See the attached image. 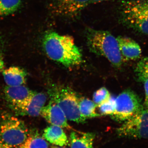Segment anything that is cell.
<instances>
[{
    "label": "cell",
    "mask_w": 148,
    "mask_h": 148,
    "mask_svg": "<svg viewBox=\"0 0 148 148\" xmlns=\"http://www.w3.org/2000/svg\"><path fill=\"white\" fill-rule=\"evenodd\" d=\"M42 43L50 59L66 67L77 66L82 62V54L71 36L49 31L44 35Z\"/></svg>",
    "instance_id": "1"
},
{
    "label": "cell",
    "mask_w": 148,
    "mask_h": 148,
    "mask_svg": "<svg viewBox=\"0 0 148 148\" xmlns=\"http://www.w3.org/2000/svg\"><path fill=\"white\" fill-rule=\"evenodd\" d=\"M88 46L92 52L104 56L116 68L124 61L117 38L108 31L88 28L86 31Z\"/></svg>",
    "instance_id": "2"
},
{
    "label": "cell",
    "mask_w": 148,
    "mask_h": 148,
    "mask_svg": "<svg viewBox=\"0 0 148 148\" xmlns=\"http://www.w3.org/2000/svg\"><path fill=\"white\" fill-rule=\"evenodd\" d=\"M118 14L120 22L125 27L148 36V0H123Z\"/></svg>",
    "instance_id": "3"
},
{
    "label": "cell",
    "mask_w": 148,
    "mask_h": 148,
    "mask_svg": "<svg viewBox=\"0 0 148 148\" xmlns=\"http://www.w3.org/2000/svg\"><path fill=\"white\" fill-rule=\"evenodd\" d=\"M29 132L24 122L10 114L0 121V140L12 147L18 148L26 140Z\"/></svg>",
    "instance_id": "4"
},
{
    "label": "cell",
    "mask_w": 148,
    "mask_h": 148,
    "mask_svg": "<svg viewBox=\"0 0 148 148\" xmlns=\"http://www.w3.org/2000/svg\"><path fill=\"white\" fill-rule=\"evenodd\" d=\"M52 101L58 104L69 120L82 123L86 119L82 115L79 108V99L75 92L67 88H58L51 93Z\"/></svg>",
    "instance_id": "5"
},
{
    "label": "cell",
    "mask_w": 148,
    "mask_h": 148,
    "mask_svg": "<svg viewBox=\"0 0 148 148\" xmlns=\"http://www.w3.org/2000/svg\"><path fill=\"white\" fill-rule=\"evenodd\" d=\"M115 101V109L111 116L113 119L119 122L126 121L144 107L139 96L131 89L123 91Z\"/></svg>",
    "instance_id": "6"
},
{
    "label": "cell",
    "mask_w": 148,
    "mask_h": 148,
    "mask_svg": "<svg viewBox=\"0 0 148 148\" xmlns=\"http://www.w3.org/2000/svg\"><path fill=\"white\" fill-rule=\"evenodd\" d=\"M121 137L134 139L148 138V110L143 107L116 130Z\"/></svg>",
    "instance_id": "7"
},
{
    "label": "cell",
    "mask_w": 148,
    "mask_h": 148,
    "mask_svg": "<svg viewBox=\"0 0 148 148\" xmlns=\"http://www.w3.org/2000/svg\"><path fill=\"white\" fill-rule=\"evenodd\" d=\"M91 0H50V10L53 14L64 18L77 16L91 3Z\"/></svg>",
    "instance_id": "8"
},
{
    "label": "cell",
    "mask_w": 148,
    "mask_h": 148,
    "mask_svg": "<svg viewBox=\"0 0 148 148\" xmlns=\"http://www.w3.org/2000/svg\"><path fill=\"white\" fill-rule=\"evenodd\" d=\"M47 100V98L45 93L34 92L24 103L11 108L17 115L37 117L41 114Z\"/></svg>",
    "instance_id": "9"
},
{
    "label": "cell",
    "mask_w": 148,
    "mask_h": 148,
    "mask_svg": "<svg viewBox=\"0 0 148 148\" xmlns=\"http://www.w3.org/2000/svg\"><path fill=\"white\" fill-rule=\"evenodd\" d=\"M40 115L51 125L62 128H70L64 112L58 104L53 101L43 108Z\"/></svg>",
    "instance_id": "10"
},
{
    "label": "cell",
    "mask_w": 148,
    "mask_h": 148,
    "mask_svg": "<svg viewBox=\"0 0 148 148\" xmlns=\"http://www.w3.org/2000/svg\"><path fill=\"white\" fill-rule=\"evenodd\" d=\"M34 91L25 86H7L4 89L5 99L10 108L22 104L30 98Z\"/></svg>",
    "instance_id": "11"
},
{
    "label": "cell",
    "mask_w": 148,
    "mask_h": 148,
    "mask_svg": "<svg viewBox=\"0 0 148 148\" xmlns=\"http://www.w3.org/2000/svg\"><path fill=\"white\" fill-rule=\"evenodd\" d=\"M116 38L124 61L135 60L140 58L142 50L138 43L128 37L120 36Z\"/></svg>",
    "instance_id": "12"
},
{
    "label": "cell",
    "mask_w": 148,
    "mask_h": 148,
    "mask_svg": "<svg viewBox=\"0 0 148 148\" xmlns=\"http://www.w3.org/2000/svg\"><path fill=\"white\" fill-rule=\"evenodd\" d=\"M3 75L5 82L8 86L23 85L27 81V72L20 67H10L3 71Z\"/></svg>",
    "instance_id": "13"
},
{
    "label": "cell",
    "mask_w": 148,
    "mask_h": 148,
    "mask_svg": "<svg viewBox=\"0 0 148 148\" xmlns=\"http://www.w3.org/2000/svg\"><path fill=\"white\" fill-rule=\"evenodd\" d=\"M43 137L49 143L60 147L67 146L69 143L62 127L56 125H51L47 127L44 131Z\"/></svg>",
    "instance_id": "14"
},
{
    "label": "cell",
    "mask_w": 148,
    "mask_h": 148,
    "mask_svg": "<svg viewBox=\"0 0 148 148\" xmlns=\"http://www.w3.org/2000/svg\"><path fill=\"white\" fill-rule=\"evenodd\" d=\"M95 135L92 132L78 134L75 132L71 133L70 145L71 148H94L93 143Z\"/></svg>",
    "instance_id": "15"
},
{
    "label": "cell",
    "mask_w": 148,
    "mask_h": 148,
    "mask_svg": "<svg viewBox=\"0 0 148 148\" xmlns=\"http://www.w3.org/2000/svg\"><path fill=\"white\" fill-rule=\"evenodd\" d=\"M18 148H49L46 140L37 133L30 134Z\"/></svg>",
    "instance_id": "16"
},
{
    "label": "cell",
    "mask_w": 148,
    "mask_h": 148,
    "mask_svg": "<svg viewBox=\"0 0 148 148\" xmlns=\"http://www.w3.org/2000/svg\"><path fill=\"white\" fill-rule=\"evenodd\" d=\"M96 104L86 98L79 99V108L82 115L85 119L91 118L99 116L95 112Z\"/></svg>",
    "instance_id": "17"
},
{
    "label": "cell",
    "mask_w": 148,
    "mask_h": 148,
    "mask_svg": "<svg viewBox=\"0 0 148 148\" xmlns=\"http://www.w3.org/2000/svg\"><path fill=\"white\" fill-rule=\"evenodd\" d=\"M21 4L22 0H0V17L13 14Z\"/></svg>",
    "instance_id": "18"
},
{
    "label": "cell",
    "mask_w": 148,
    "mask_h": 148,
    "mask_svg": "<svg viewBox=\"0 0 148 148\" xmlns=\"http://www.w3.org/2000/svg\"><path fill=\"white\" fill-rule=\"evenodd\" d=\"M137 79L143 82L148 78V57L143 58L138 62L135 70Z\"/></svg>",
    "instance_id": "19"
},
{
    "label": "cell",
    "mask_w": 148,
    "mask_h": 148,
    "mask_svg": "<svg viewBox=\"0 0 148 148\" xmlns=\"http://www.w3.org/2000/svg\"><path fill=\"white\" fill-rule=\"evenodd\" d=\"M112 97L108 90L105 87H102L96 90L93 95V101L97 106H100Z\"/></svg>",
    "instance_id": "20"
},
{
    "label": "cell",
    "mask_w": 148,
    "mask_h": 148,
    "mask_svg": "<svg viewBox=\"0 0 148 148\" xmlns=\"http://www.w3.org/2000/svg\"><path fill=\"white\" fill-rule=\"evenodd\" d=\"M115 99L111 97L108 101L98 106L99 110L103 115H112L115 109Z\"/></svg>",
    "instance_id": "21"
},
{
    "label": "cell",
    "mask_w": 148,
    "mask_h": 148,
    "mask_svg": "<svg viewBox=\"0 0 148 148\" xmlns=\"http://www.w3.org/2000/svg\"><path fill=\"white\" fill-rule=\"evenodd\" d=\"M144 83L145 90V101L144 107L148 110V78L145 79L143 82Z\"/></svg>",
    "instance_id": "22"
},
{
    "label": "cell",
    "mask_w": 148,
    "mask_h": 148,
    "mask_svg": "<svg viewBox=\"0 0 148 148\" xmlns=\"http://www.w3.org/2000/svg\"><path fill=\"white\" fill-rule=\"evenodd\" d=\"M3 56L1 45V44L0 43V71H3L5 67L4 62Z\"/></svg>",
    "instance_id": "23"
},
{
    "label": "cell",
    "mask_w": 148,
    "mask_h": 148,
    "mask_svg": "<svg viewBox=\"0 0 148 148\" xmlns=\"http://www.w3.org/2000/svg\"><path fill=\"white\" fill-rule=\"evenodd\" d=\"M0 148H12V147L5 143H3L2 141L0 140Z\"/></svg>",
    "instance_id": "24"
},
{
    "label": "cell",
    "mask_w": 148,
    "mask_h": 148,
    "mask_svg": "<svg viewBox=\"0 0 148 148\" xmlns=\"http://www.w3.org/2000/svg\"><path fill=\"white\" fill-rule=\"evenodd\" d=\"M110 1H112V0H91V3H98L103 2Z\"/></svg>",
    "instance_id": "25"
},
{
    "label": "cell",
    "mask_w": 148,
    "mask_h": 148,
    "mask_svg": "<svg viewBox=\"0 0 148 148\" xmlns=\"http://www.w3.org/2000/svg\"></svg>",
    "instance_id": "26"
}]
</instances>
